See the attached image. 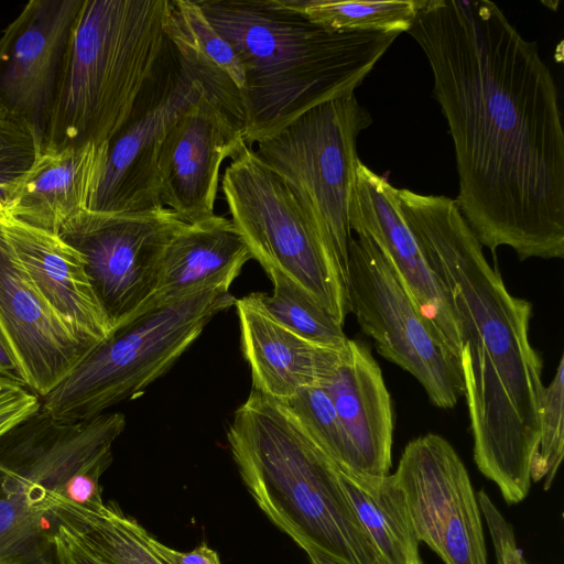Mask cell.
Wrapping results in <instances>:
<instances>
[{"label": "cell", "mask_w": 564, "mask_h": 564, "mask_svg": "<svg viewBox=\"0 0 564 564\" xmlns=\"http://www.w3.org/2000/svg\"><path fill=\"white\" fill-rule=\"evenodd\" d=\"M433 74L458 173V208L482 247L564 258V130L554 77L489 0H421L409 30Z\"/></svg>", "instance_id": "6da1fadb"}, {"label": "cell", "mask_w": 564, "mask_h": 564, "mask_svg": "<svg viewBox=\"0 0 564 564\" xmlns=\"http://www.w3.org/2000/svg\"><path fill=\"white\" fill-rule=\"evenodd\" d=\"M402 215L446 285L462 338L459 358L474 460L507 503L531 488L545 387L530 341L532 304L512 295L455 199L398 188Z\"/></svg>", "instance_id": "7a4b0ae2"}, {"label": "cell", "mask_w": 564, "mask_h": 564, "mask_svg": "<svg viewBox=\"0 0 564 564\" xmlns=\"http://www.w3.org/2000/svg\"><path fill=\"white\" fill-rule=\"evenodd\" d=\"M246 74L247 144L323 102L355 95L398 33L333 32L276 0H197Z\"/></svg>", "instance_id": "3957f363"}, {"label": "cell", "mask_w": 564, "mask_h": 564, "mask_svg": "<svg viewBox=\"0 0 564 564\" xmlns=\"http://www.w3.org/2000/svg\"><path fill=\"white\" fill-rule=\"evenodd\" d=\"M227 441L256 505L311 562L386 564L355 513L338 468L285 403L252 389L234 413Z\"/></svg>", "instance_id": "277c9868"}, {"label": "cell", "mask_w": 564, "mask_h": 564, "mask_svg": "<svg viewBox=\"0 0 564 564\" xmlns=\"http://www.w3.org/2000/svg\"><path fill=\"white\" fill-rule=\"evenodd\" d=\"M169 2L83 0L64 52L45 145H110L166 51Z\"/></svg>", "instance_id": "5b68a950"}, {"label": "cell", "mask_w": 564, "mask_h": 564, "mask_svg": "<svg viewBox=\"0 0 564 564\" xmlns=\"http://www.w3.org/2000/svg\"><path fill=\"white\" fill-rule=\"evenodd\" d=\"M220 290L156 297L110 334L45 397L41 408L62 422H77L137 398L198 339L207 324L235 305Z\"/></svg>", "instance_id": "8992f818"}, {"label": "cell", "mask_w": 564, "mask_h": 564, "mask_svg": "<svg viewBox=\"0 0 564 564\" xmlns=\"http://www.w3.org/2000/svg\"><path fill=\"white\" fill-rule=\"evenodd\" d=\"M371 122L351 95L315 106L251 147L288 184L346 288L357 138Z\"/></svg>", "instance_id": "52a82bcc"}, {"label": "cell", "mask_w": 564, "mask_h": 564, "mask_svg": "<svg viewBox=\"0 0 564 564\" xmlns=\"http://www.w3.org/2000/svg\"><path fill=\"white\" fill-rule=\"evenodd\" d=\"M230 220L252 259L310 293L341 325L349 311L344 284L319 235L282 180L246 145L221 178Z\"/></svg>", "instance_id": "ba28073f"}, {"label": "cell", "mask_w": 564, "mask_h": 564, "mask_svg": "<svg viewBox=\"0 0 564 564\" xmlns=\"http://www.w3.org/2000/svg\"><path fill=\"white\" fill-rule=\"evenodd\" d=\"M349 242L348 301L377 351L411 373L437 408L464 395L459 361L420 314L391 262L365 232Z\"/></svg>", "instance_id": "9c48e42d"}, {"label": "cell", "mask_w": 564, "mask_h": 564, "mask_svg": "<svg viewBox=\"0 0 564 564\" xmlns=\"http://www.w3.org/2000/svg\"><path fill=\"white\" fill-rule=\"evenodd\" d=\"M185 225L171 209L159 206L129 213L89 210L59 231L84 256L112 328L153 300L165 251Z\"/></svg>", "instance_id": "30bf717a"}, {"label": "cell", "mask_w": 564, "mask_h": 564, "mask_svg": "<svg viewBox=\"0 0 564 564\" xmlns=\"http://www.w3.org/2000/svg\"><path fill=\"white\" fill-rule=\"evenodd\" d=\"M393 475L420 542L444 564H487L477 495L444 437L430 433L409 442Z\"/></svg>", "instance_id": "8fae6325"}, {"label": "cell", "mask_w": 564, "mask_h": 564, "mask_svg": "<svg viewBox=\"0 0 564 564\" xmlns=\"http://www.w3.org/2000/svg\"><path fill=\"white\" fill-rule=\"evenodd\" d=\"M0 339L41 399L95 347L36 292L0 228Z\"/></svg>", "instance_id": "7c38bea8"}, {"label": "cell", "mask_w": 564, "mask_h": 564, "mask_svg": "<svg viewBox=\"0 0 564 564\" xmlns=\"http://www.w3.org/2000/svg\"><path fill=\"white\" fill-rule=\"evenodd\" d=\"M246 145L241 126L204 94L177 117L161 147V205L188 224L214 215L220 166Z\"/></svg>", "instance_id": "4fadbf2b"}, {"label": "cell", "mask_w": 564, "mask_h": 564, "mask_svg": "<svg viewBox=\"0 0 564 564\" xmlns=\"http://www.w3.org/2000/svg\"><path fill=\"white\" fill-rule=\"evenodd\" d=\"M397 193L398 188L360 161L350 204V229L365 232L380 248L420 314L459 361L463 344L449 292L406 225Z\"/></svg>", "instance_id": "5bb4252c"}, {"label": "cell", "mask_w": 564, "mask_h": 564, "mask_svg": "<svg viewBox=\"0 0 564 564\" xmlns=\"http://www.w3.org/2000/svg\"><path fill=\"white\" fill-rule=\"evenodd\" d=\"M204 94L202 84L178 64L155 99L144 104L139 98L109 145L93 210L129 213L162 206L158 180L161 147L177 117Z\"/></svg>", "instance_id": "9a60e30c"}, {"label": "cell", "mask_w": 564, "mask_h": 564, "mask_svg": "<svg viewBox=\"0 0 564 564\" xmlns=\"http://www.w3.org/2000/svg\"><path fill=\"white\" fill-rule=\"evenodd\" d=\"M83 0H31L0 62V100L43 135L68 36Z\"/></svg>", "instance_id": "2e32d148"}, {"label": "cell", "mask_w": 564, "mask_h": 564, "mask_svg": "<svg viewBox=\"0 0 564 564\" xmlns=\"http://www.w3.org/2000/svg\"><path fill=\"white\" fill-rule=\"evenodd\" d=\"M108 152V144H44L30 167L4 188V212L59 235L94 209Z\"/></svg>", "instance_id": "e0dca14e"}, {"label": "cell", "mask_w": 564, "mask_h": 564, "mask_svg": "<svg viewBox=\"0 0 564 564\" xmlns=\"http://www.w3.org/2000/svg\"><path fill=\"white\" fill-rule=\"evenodd\" d=\"M0 228L29 281L43 300L95 345L112 330L86 271L84 256L58 234L7 213Z\"/></svg>", "instance_id": "ac0fdd59"}, {"label": "cell", "mask_w": 564, "mask_h": 564, "mask_svg": "<svg viewBox=\"0 0 564 564\" xmlns=\"http://www.w3.org/2000/svg\"><path fill=\"white\" fill-rule=\"evenodd\" d=\"M235 306L253 390L284 403L332 376L346 346L333 348L301 337L263 308L258 293L236 300Z\"/></svg>", "instance_id": "d6986e66"}, {"label": "cell", "mask_w": 564, "mask_h": 564, "mask_svg": "<svg viewBox=\"0 0 564 564\" xmlns=\"http://www.w3.org/2000/svg\"><path fill=\"white\" fill-rule=\"evenodd\" d=\"M321 387L329 395L354 446L359 474H390L393 436L391 397L368 347L348 339L338 365Z\"/></svg>", "instance_id": "ffe728a7"}, {"label": "cell", "mask_w": 564, "mask_h": 564, "mask_svg": "<svg viewBox=\"0 0 564 564\" xmlns=\"http://www.w3.org/2000/svg\"><path fill=\"white\" fill-rule=\"evenodd\" d=\"M251 253L232 221L220 215L186 225L169 245L156 297H177L204 290L229 292Z\"/></svg>", "instance_id": "44dd1931"}, {"label": "cell", "mask_w": 564, "mask_h": 564, "mask_svg": "<svg viewBox=\"0 0 564 564\" xmlns=\"http://www.w3.org/2000/svg\"><path fill=\"white\" fill-rule=\"evenodd\" d=\"M166 35L177 62L243 131L246 74L234 47L209 22L197 1L170 0Z\"/></svg>", "instance_id": "7402d4cb"}, {"label": "cell", "mask_w": 564, "mask_h": 564, "mask_svg": "<svg viewBox=\"0 0 564 564\" xmlns=\"http://www.w3.org/2000/svg\"><path fill=\"white\" fill-rule=\"evenodd\" d=\"M338 471L357 518L386 564H423L420 541L394 475Z\"/></svg>", "instance_id": "603a6c76"}, {"label": "cell", "mask_w": 564, "mask_h": 564, "mask_svg": "<svg viewBox=\"0 0 564 564\" xmlns=\"http://www.w3.org/2000/svg\"><path fill=\"white\" fill-rule=\"evenodd\" d=\"M47 505L58 522L111 564H164L151 549L148 531L116 503H77L52 494Z\"/></svg>", "instance_id": "cb8c5ba5"}, {"label": "cell", "mask_w": 564, "mask_h": 564, "mask_svg": "<svg viewBox=\"0 0 564 564\" xmlns=\"http://www.w3.org/2000/svg\"><path fill=\"white\" fill-rule=\"evenodd\" d=\"M283 9L333 32H409L421 0H276Z\"/></svg>", "instance_id": "d4e9b609"}, {"label": "cell", "mask_w": 564, "mask_h": 564, "mask_svg": "<svg viewBox=\"0 0 564 564\" xmlns=\"http://www.w3.org/2000/svg\"><path fill=\"white\" fill-rule=\"evenodd\" d=\"M273 290L271 295L258 293L263 308L280 324L301 337L333 348L348 341L339 324L310 293L285 274L267 271Z\"/></svg>", "instance_id": "484cf974"}, {"label": "cell", "mask_w": 564, "mask_h": 564, "mask_svg": "<svg viewBox=\"0 0 564 564\" xmlns=\"http://www.w3.org/2000/svg\"><path fill=\"white\" fill-rule=\"evenodd\" d=\"M284 403L339 470L359 474L354 446L329 395L321 386L303 388Z\"/></svg>", "instance_id": "4316f807"}, {"label": "cell", "mask_w": 564, "mask_h": 564, "mask_svg": "<svg viewBox=\"0 0 564 564\" xmlns=\"http://www.w3.org/2000/svg\"><path fill=\"white\" fill-rule=\"evenodd\" d=\"M564 455V357L545 387L541 410V431L538 451L531 468V480H544L547 490L556 476Z\"/></svg>", "instance_id": "83f0119b"}, {"label": "cell", "mask_w": 564, "mask_h": 564, "mask_svg": "<svg viewBox=\"0 0 564 564\" xmlns=\"http://www.w3.org/2000/svg\"><path fill=\"white\" fill-rule=\"evenodd\" d=\"M44 145L42 133L0 100V215L4 188L21 176Z\"/></svg>", "instance_id": "f1b7e54d"}, {"label": "cell", "mask_w": 564, "mask_h": 564, "mask_svg": "<svg viewBox=\"0 0 564 564\" xmlns=\"http://www.w3.org/2000/svg\"><path fill=\"white\" fill-rule=\"evenodd\" d=\"M477 498L496 552L497 564H529L518 547L512 525L501 514L487 492L484 489L479 490Z\"/></svg>", "instance_id": "f546056e"}, {"label": "cell", "mask_w": 564, "mask_h": 564, "mask_svg": "<svg viewBox=\"0 0 564 564\" xmlns=\"http://www.w3.org/2000/svg\"><path fill=\"white\" fill-rule=\"evenodd\" d=\"M41 408V398L22 382L0 375V436Z\"/></svg>", "instance_id": "4dcf8cb0"}, {"label": "cell", "mask_w": 564, "mask_h": 564, "mask_svg": "<svg viewBox=\"0 0 564 564\" xmlns=\"http://www.w3.org/2000/svg\"><path fill=\"white\" fill-rule=\"evenodd\" d=\"M53 544L55 564H111L58 521Z\"/></svg>", "instance_id": "1f68e13d"}, {"label": "cell", "mask_w": 564, "mask_h": 564, "mask_svg": "<svg viewBox=\"0 0 564 564\" xmlns=\"http://www.w3.org/2000/svg\"><path fill=\"white\" fill-rule=\"evenodd\" d=\"M151 549L164 562V564H221L216 551L202 544L188 552L174 550L154 536L148 538Z\"/></svg>", "instance_id": "d6a6232c"}, {"label": "cell", "mask_w": 564, "mask_h": 564, "mask_svg": "<svg viewBox=\"0 0 564 564\" xmlns=\"http://www.w3.org/2000/svg\"><path fill=\"white\" fill-rule=\"evenodd\" d=\"M0 375L20 381L18 371L0 339ZM21 382V381H20Z\"/></svg>", "instance_id": "836d02e7"}, {"label": "cell", "mask_w": 564, "mask_h": 564, "mask_svg": "<svg viewBox=\"0 0 564 564\" xmlns=\"http://www.w3.org/2000/svg\"><path fill=\"white\" fill-rule=\"evenodd\" d=\"M14 30L13 21L6 28L0 37V62L4 57Z\"/></svg>", "instance_id": "e575fe53"}, {"label": "cell", "mask_w": 564, "mask_h": 564, "mask_svg": "<svg viewBox=\"0 0 564 564\" xmlns=\"http://www.w3.org/2000/svg\"><path fill=\"white\" fill-rule=\"evenodd\" d=\"M312 564H339L337 562L328 561V560H317L314 562H311Z\"/></svg>", "instance_id": "d590c367"}]
</instances>
